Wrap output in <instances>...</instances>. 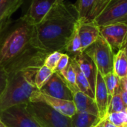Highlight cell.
<instances>
[{"label": "cell", "mask_w": 127, "mask_h": 127, "mask_svg": "<svg viewBox=\"0 0 127 127\" xmlns=\"http://www.w3.org/2000/svg\"><path fill=\"white\" fill-rule=\"evenodd\" d=\"M78 24L74 4H54L40 22L35 25V47L48 53H64L68 40Z\"/></svg>", "instance_id": "obj_1"}, {"label": "cell", "mask_w": 127, "mask_h": 127, "mask_svg": "<svg viewBox=\"0 0 127 127\" xmlns=\"http://www.w3.org/2000/svg\"><path fill=\"white\" fill-rule=\"evenodd\" d=\"M32 47L36 48L35 25L22 16L0 36V65L4 67Z\"/></svg>", "instance_id": "obj_2"}, {"label": "cell", "mask_w": 127, "mask_h": 127, "mask_svg": "<svg viewBox=\"0 0 127 127\" xmlns=\"http://www.w3.org/2000/svg\"><path fill=\"white\" fill-rule=\"evenodd\" d=\"M39 68L31 67L8 74L7 86L0 95V112L29 102L31 95L37 89L34 78Z\"/></svg>", "instance_id": "obj_3"}, {"label": "cell", "mask_w": 127, "mask_h": 127, "mask_svg": "<svg viewBox=\"0 0 127 127\" xmlns=\"http://www.w3.org/2000/svg\"><path fill=\"white\" fill-rule=\"evenodd\" d=\"M27 109L41 127H72L71 118L43 102H28Z\"/></svg>", "instance_id": "obj_4"}, {"label": "cell", "mask_w": 127, "mask_h": 127, "mask_svg": "<svg viewBox=\"0 0 127 127\" xmlns=\"http://www.w3.org/2000/svg\"><path fill=\"white\" fill-rule=\"evenodd\" d=\"M84 52L92 58L98 71L103 76L113 71V58L115 54L109 43L101 36L88 47Z\"/></svg>", "instance_id": "obj_5"}, {"label": "cell", "mask_w": 127, "mask_h": 127, "mask_svg": "<svg viewBox=\"0 0 127 127\" xmlns=\"http://www.w3.org/2000/svg\"><path fill=\"white\" fill-rule=\"evenodd\" d=\"M0 120L7 127H41L27 109V103L19 104L0 112Z\"/></svg>", "instance_id": "obj_6"}, {"label": "cell", "mask_w": 127, "mask_h": 127, "mask_svg": "<svg viewBox=\"0 0 127 127\" xmlns=\"http://www.w3.org/2000/svg\"><path fill=\"white\" fill-rule=\"evenodd\" d=\"M95 23L99 27L115 23L127 24V0H111Z\"/></svg>", "instance_id": "obj_7"}, {"label": "cell", "mask_w": 127, "mask_h": 127, "mask_svg": "<svg viewBox=\"0 0 127 127\" xmlns=\"http://www.w3.org/2000/svg\"><path fill=\"white\" fill-rule=\"evenodd\" d=\"M100 36L109 43L114 54L125 48L127 43V24L115 23L100 27Z\"/></svg>", "instance_id": "obj_8"}, {"label": "cell", "mask_w": 127, "mask_h": 127, "mask_svg": "<svg viewBox=\"0 0 127 127\" xmlns=\"http://www.w3.org/2000/svg\"><path fill=\"white\" fill-rule=\"evenodd\" d=\"M111 0H77L74 4L78 14V22H95Z\"/></svg>", "instance_id": "obj_9"}, {"label": "cell", "mask_w": 127, "mask_h": 127, "mask_svg": "<svg viewBox=\"0 0 127 127\" xmlns=\"http://www.w3.org/2000/svg\"><path fill=\"white\" fill-rule=\"evenodd\" d=\"M30 102H43L60 113L71 118L76 113L74 103L71 100H66L51 97L42 93L39 89L35 90L31 95Z\"/></svg>", "instance_id": "obj_10"}, {"label": "cell", "mask_w": 127, "mask_h": 127, "mask_svg": "<svg viewBox=\"0 0 127 127\" xmlns=\"http://www.w3.org/2000/svg\"><path fill=\"white\" fill-rule=\"evenodd\" d=\"M39 91L53 97L73 101V93L67 86L60 75L54 72L49 80L39 89Z\"/></svg>", "instance_id": "obj_11"}, {"label": "cell", "mask_w": 127, "mask_h": 127, "mask_svg": "<svg viewBox=\"0 0 127 127\" xmlns=\"http://www.w3.org/2000/svg\"><path fill=\"white\" fill-rule=\"evenodd\" d=\"M56 0H31L26 13L23 15L33 25L42 21L45 15L54 5Z\"/></svg>", "instance_id": "obj_12"}, {"label": "cell", "mask_w": 127, "mask_h": 127, "mask_svg": "<svg viewBox=\"0 0 127 127\" xmlns=\"http://www.w3.org/2000/svg\"><path fill=\"white\" fill-rule=\"evenodd\" d=\"M72 58L80 67L81 71L87 78L91 88L95 93V84H96V78L97 74V68L92 60V58L86 54L84 51L80 54H77L74 56L70 57Z\"/></svg>", "instance_id": "obj_13"}, {"label": "cell", "mask_w": 127, "mask_h": 127, "mask_svg": "<svg viewBox=\"0 0 127 127\" xmlns=\"http://www.w3.org/2000/svg\"><path fill=\"white\" fill-rule=\"evenodd\" d=\"M95 100L97 106L99 118L103 120L107 115L109 95L103 75L97 71L95 89Z\"/></svg>", "instance_id": "obj_14"}, {"label": "cell", "mask_w": 127, "mask_h": 127, "mask_svg": "<svg viewBox=\"0 0 127 127\" xmlns=\"http://www.w3.org/2000/svg\"><path fill=\"white\" fill-rule=\"evenodd\" d=\"M78 33L81 41L83 52L100 36V27L95 22H78Z\"/></svg>", "instance_id": "obj_15"}, {"label": "cell", "mask_w": 127, "mask_h": 127, "mask_svg": "<svg viewBox=\"0 0 127 127\" xmlns=\"http://www.w3.org/2000/svg\"><path fill=\"white\" fill-rule=\"evenodd\" d=\"M73 102L76 108V112H86L99 117L98 109L95 99L90 97L86 94L80 91L74 93Z\"/></svg>", "instance_id": "obj_16"}, {"label": "cell", "mask_w": 127, "mask_h": 127, "mask_svg": "<svg viewBox=\"0 0 127 127\" xmlns=\"http://www.w3.org/2000/svg\"><path fill=\"white\" fill-rule=\"evenodd\" d=\"M100 121L99 117L86 112H76L71 117L72 127H96Z\"/></svg>", "instance_id": "obj_17"}, {"label": "cell", "mask_w": 127, "mask_h": 127, "mask_svg": "<svg viewBox=\"0 0 127 127\" xmlns=\"http://www.w3.org/2000/svg\"><path fill=\"white\" fill-rule=\"evenodd\" d=\"M113 72L120 78L126 77L127 75V54L124 48L114 54Z\"/></svg>", "instance_id": "obj_18"}, {"label": "cell", "mask_w": 127, "mask_h": 127, "mask_svg": "<svg viewBox=\"0 0 127 127\" xmlns=\"http://www.w3.org/2000/svg\"><path fill=\"white\" fill-rule=\"evenodd\" d=\"M24 0H0V22L10 21V16L21 7Z\"/></svg>", "instance_id": "obj_19"}, {"label": "cell", "mask_w": 127, "mask_h": 127, "mask_svg": "<svg viewBox=\"0 0 127 127\" xmlns=\"http://www.w3.org/2000/svg\"><path fill=\"white\" fill-rule=\"evenodd\" d=\"M70 60H71V62L73 65L74 69L76 73V83H77L79 91L86 94V95L89 96L90 97L95 99V93L93 92L87 78L83 74V73L81 71V70H80V67L78 66V65L77 64V63L71 57H70Z\"/></svg>", "instance_id": "obj_20"}, {"label": "cell", "mask_w": 127, "mask_h": 127, "mask_svg": "<svg viewBox=\"0 0 127 127\" xmlns=\"http://www.w3.org/2000/svg\"><path fill=\"white\" fill-rule=\"evenodd\" d=\"M82 52H83L82 45L78 33V24H77L73 33L71 34V36H70L69 39L66 43L64 53L68 54L69 57H72Z\"/></svg>", "instance_id": "obj_21"}, {"label": "cell", "mask_w": 127, "mask_h": 127, "mask_svg": "<svg viewBox=\"0 0 127 127\" xmlns=\"http://www.w3.org/2000/svg\"><path fill=\"white\" fill-rule=\"evenodd\" d=\"M57 73H58L60 75V77L63 78L67 86L72 92L73 95L74 93L79 91L76 83V73L74 69L73 65L71 62V60L68 65L65 69H63L60 72H57Z\"/></svg>", "instance_id": "obj_22"}, {"label": "cell", "mask_w": 127, "mask_h": 127, "mask_svg": "<svg viewBox=\"0 0 127 127\" xmlns=\"http://www.w3.org/2000/svg\"><path fill=\"white\" fill-rule=\"evenodd\" d=\"M107 89L109 97H112L115 94H119L121 91V79L113 72H110L103 76Z\"/></svg>", "instance_id": "obj_23"}, {"label": "cell", "mask_w": 127, "mask_h": 127, "mask_svg": "<svg viewBox=\"0 0 127 127\" xmlns=\"http://www.w3.org/2000/svg\"><path fill=\"white\" fill-rule=\"evenodd\" d=\"M54 72V71L53 70L44 65L38 69L34 78L35 85L37 89L39 90L45 84V83L49 80Z\"/></svg>", "instance_id": "obj_24"}, {"label": "cell", "mask_w": 127, "mask_h": 127, "mask_svg": "<svg viewBox=\"0 0 127 127\" xmlns=\"http://www.w3.org/2000/svg\"><path fill=\"white\" fill-rule=\"evenodd\" d=\"M127 107L122 100V97L120 94L114 95L108 105L107 114L114 113V112H120L126 111Z\"/></svg>", "instance_id": "obj_25"}, {"label": "cell", "mask_w": 127, "mask_h": 127, "mask_svg": "<svg viewBox=\"0 0 127 127\" xmlns=\"http://www.w3.org/2000/svg\"><path fill=\"white\" fill-rule=\"evenodd\" d=\"M106 118L117 127H127V112L126 111L107 114Z\"/></svg>", "instance_id": "obj_26"}, {"label": "cell", "mask_w": 127, "mask_h": 127, "mask_svg": "<svg viewBox=\"0 0 127 127\" xmlns=\"http://www.w3.org/2000/svg\"><path fill=\"white\" fill-rule=\"evenodd\" d=\"M62 54H63V53L60 51H54V52L49 53L46 56V57L44 60L43 65L48 67L49 68H51V70H53L54 71Z\"/></svg>", "instance_id": "obj_27"}, {"label": "cell", "mask_w": 127, "mask_h": 127, "mask_svg": "<svg viewBox=\"0 0 127 127\" xmlns=\"http://www.w3.org/2000/svg\"><path fill=\"white\" fill-rule=\"evenodd\" d=\"M69 62H70L69 55L65 53H63V54L57 65V67L54 70V72H60L63 69H65L67 67V65H68Z\"/></svg>", "instance_id": "obj_28"}, {"label": "cell", "mask_w": 127, "mask_h": 127, "mask_svg": "<svg viewBox=\"0 0 127 127\" xmlns=\"http://www.w3.org/2000/svg\"><path fill=\"white\" fill-rule=\"evenodd\" d=\"M8 74L4 66L0 65V95L3 93L7 83Z\"/></svg>", "instance_id": "obj_29"}, {"label": "cell", "mask_w": 127, "mask_h": 127, "mask_svg": "<svg viewBox=\"0 0 127 127\" xmlns=\"http://www.w3.org/2000/svg\"><path fill=\"white\" fill-rule=\"evenodd\" d=\"M96 127H117L115 126L112 123H111L109 120H107L106 118L100 121V122L98 124V125Z\"/></svg>", "instance_id": "obj_30"}, {"label": "cell", "mask_w": 127, "mask_h": 127, "mask_svg": "<svg viewBox=\"0 0 127 127\" xmlns=\"http://www.w3.org/2000/svg\"><path fill=\"white\" fill-rule=\"evenodd\" d=\"M10 20L6 22H0V36L5 31V29L10 25Z\"/></svg>", "instance_id": "obj_31"}, {"label": "cell", "mask_w": 127, "mask_h": 127, "mask_svg": "<svg viewBox=\"0 0 127 127\" xmlns=\"http://www.w3.org/2000/svg\"><path fill=\"white\" fill-rule=\"evenodd\" d=\"M119 94L121 95V96L122 97V100H123L126 107L127 108V92L121 87V91H120Z\"/></svg>", "instance_id": "obj_32"}, {"label": "cell", "mask_w": 127, "mask_h": 127, "mask_svg": "<svg viewBox=\"0 0 127 127\" xmlns=\"http://www.w3.org/2000/svg\"><path fill=\"white\" fill-rule=\"evenodd\" d=\"M121 87L127 92V77L121 79Z\"/></svg>", "instance_id": "obj_33"}, {"label": "cell", "mask_w": 127, "mask_h": 127, "mask_svg": "<svg viewBox=\"0 0 127 127\" xmlns=\"http://www.w3.org/2000/svg\"><path fill=\"white\" fill-rule=\"evenodd\" d=\"M65 0H56L55 1V4H60V3H63L64 2Z\"/></svg>", "instance_id": "obj_34"}, {"label": "cell", "mask_w": 127, "mask_h": 127, "mask_svg": "<svg viewBox=\"0 0 127 127\" xmlns=\"http://www.w3.org/2000/svg\"><path fill=\"white\" fill-rule=\"evenodd\" d=\"M0 127H6V125L0 120Z\"/></svg>", "instance_id": "obj_35"}, {"label": "cell", "mask_w": 127, "mask_h": 127, "mask_svg": "<svg viewBox=\"0 0 127 127\" xmlns=\"http://www.w3.org/2000/svg\"><path fill=\"white\" fill-rule=\"evenodd\" d=\"M124 49L126 50V52H127V45H126V46H125V48H124Z\"/></svg>", "instance_id": "obj_36"}, {"label": "cell", "mask_w": 127, "mask_h": 127, "mask_svg": "<svg viewBox=\"0 0 127 127\" xmlns=\"http://www.w3.org/2000/svg\"><path fill=\"white\" fill-rule=\"evenodd\" d=\"M126 112H127V109H126Z\"/></svg>", "instance_id": "obj_37"}, {"label": "cell", "mask_w": 127, "mask_h": 127, "mask_svg": "<svg viewBox=\"0 0 127 127\" xmlns=\"http://www.w3.org/2000/svg\"></svg>", "instance_id": "obj_38"}]
</instances>
